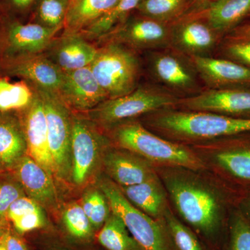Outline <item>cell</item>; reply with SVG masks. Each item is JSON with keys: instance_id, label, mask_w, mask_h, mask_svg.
<instances>
[{"instance_id": "obj_1", "label": "cell", "mask_w": 250, "mask_h": 250, "mask_svg": "<svg viewBox=\"0 0 250 250\" xmlns=\"http://www.w3.org/2000/svg\"><path fill=\"white\" fill-rule=\"evenodd\" d=\"M164 181L174 207L188 226L207 246L223 250L230 216L238 198L213 189L194 176L179 170L165 172Z\"/></svg>"}, {"instance_id": "obj_2", "label": "cell", "mask_w": 250, "mask_h": 250, "mask_svg": "<svg viewBox=\"0 0 250 250\" xmlns=\"http://www.w3.org/2000/svg\"><path fill=\"white\" fill-rule=\"evenodd\" d=\"M151 123L160 132L181 139H213L250 132V118L171 108L154 112Z\"/></svg>"}, {"instance_id": "obj_3", "label": "cell", "mask_w": 250, "mask_h": 250, "mask_svg": "<svg viewBox=\"0 0 250 250\" xmlns=\"http://www.w3.org/2000/svg\"><path fill=\"white\" fill-rule=\"evenodd\" d=\"M113 139L118 146L149 162L189 170H201L203 161L190 149L152 134L139 122L116 125Z\"/></svg>"}, {"instance_id": "obj_4", "label": "cell", "mask_w": 250, "mask_h": 250, "mask_svg": "<svg viewBox=\"0 0 250 250\" xmlns=\"http://www.w3.org/2000/svg\"><path fill=\"white\" fill-rule=\"evenodd\" d=\"M89 66L108 99L127 95L138 87L139 59L119 42L111 41L99 49Z\"/></svg>"}, {"instance_id": "obj_5", "label": "cell", "mask_w": 250, "mask_h": 250, "mask_svg": "<svg viewBox=\"0 0 250 250\" xmlns=\"http://www.w3.org/2000/svg\"><path fill=\"white\" fill-rule=\"evenodd\" d=\"M100 188L107 199L112 213L122 219L143 250H174L164 219L156 220L136 208L113 181L103 179Z\"/></svg>"}, {"instance_id": "obj_6", "label": "cell", "mask_w": 250, "mask_h": 250, "mask_svg": "<svg viewBox=\"0 0 250 250\" xmlns=\"http://www.w3.org/2000/svg\"><path fill=\"white\" fill-rule=\"evenodd\" d=\"M180 99L159 85L138 86L127 95L104 101L92 110L91 118L100 124L116 126L141 115L178 106Z\"/></svg>"}, {"instance_id": "obj_7", "label": "cell", "mask_w": 250, "mask_h": 250, "mask_svg": "<svg viewBox=\"0 0 250 250\" xmlns=\"http://www.w3.org/2000/svg\"><path fill=\"white\" fill-rule=\"evenodd\" d=\"M47 121L49 149L55 174L62 179L71 176L72 118L68 106L58 94L36 87Z\"/></svg>"}, {"instance_id": "obj_8", "label": "cell", "mask_w": 250, "mask_h": 250, "mask_svg": "<svg viewBox=\"0 0 250 250\" xmlns=\"http://www.w3.org/2000/svg\"><path fill=\"white\" fill-rule=\"evenodd\" d=\"M167 49L154 51L149 59V70L159 86L180 98L202 92L200 78L191 59L173 49Z\"/></svg>"}, {"instance_id": "obj_9", "label": "cell", "mask_w": 250, "mask_h": 250, "mask_svg": "<svg viewBox=\"0 0 250 250\" xmlns=\"http://www.w3.org/2000/svg\"><path fill=\"white\" fill-rule=\"evenodd\" d=\"M106 140L84 118L72 117L71 155L72 182L83 185L98 166Z\"/></svg>"}, {"instance_id": "obj_10", "label": "cell", "mask_w": 250, "mask_h": 250, "mask_svg": "<svg viewBox=\"0 0 250 250\" xmlns=\"http://www.w3.org/2000/svg\"><path fill=\"white\" fill-rule=\"evenodd\" d=\"M219 36L198 11L192 10L170 24V47L188 57H210Z\"/></svg>"}, {"instance_id": "obj_11", "label": "cell", "mask_w": 250, "mask_h": 250, "mask_svg": "<svg viewBox=\"0 0 250 250\" xmlns=\"http://www.w3.org/2000/svg\"><path fill=\"white\" fill-rule=\"evenodd\" d=\"M178 106L184 110L209 112L233 117L250 118V90L229 88L202 90L181 98Z\"/></svg>"}, {"instance_id": "obj_12", "label": "cell", "mask_w": 250, "mask_h": 250, "mask_svg": "<svg viewBox=\"0 0 250 250\" xmlns=\"http://www.w3.org/2000/svg\"><path fill=\"white\" fill-rule=\"evenodd\" d=\"M21 119L27 143V154L51 175L55 174L53 159L49 149L47 121L43 104L37 90L34 92L32 102Z\"/></svg>"}, {"instance_id": "obj_13", "label": "cell", "mask_w": 250, "mask_h": 250, "mask_svg": "<svg viewBox=\"0 0 250 250\" xmlns=\"http://www.w3.org/2000/svg\"><path fill=\"white\" fill-rule=\"evenodd\" d=\"M111 34L112 41L132 48L159 50L170 47V24L146 16L127 18Z\"/></svg>"}, {"instance_id": "obj_14", "label": "cell", "mask_w": 250, "mask_h": 250, "mask_svg": "<svg viewBox=\"0 0 250 250\" xmlns=\"http://www.w3.org/2000/svg\"><path fill=\"white\" fill-rule=\"evenodd\" d=\"M58 95L67 106L80 111L93 110L108 99L90 66L64 72Z\"/></svg>"}, {"instance_id": "obj_15", "label": "cell", "mask_w": 250, "mask_h": 250, "mask_svg": "<svg viewBox=\"0 0 250 250\" xmlns=\"http://www.w3.org/2000/svg\"><path fill=\"white\" fill-rule=\"evenodd\" d=\"M6 73L22 77L36 87L58 94L64 72L52 61L43 56H17L5 65Z\"/></svg>"}, {"instance_id": "obj_16", "label": "cell", "mask_w": 250, "mask_h": 250, "mask_svg": "<svg viewBox=\"0 0 250 250\" xmlns=\"http://www.w3.org/2000/svg\"><path fill=\"white\" fill-rule=\"evenodd\" d=\"M127 151L111 149L103 157L106 172L118 187L136 185L157 175L149 161Z\"/></svg>"}, {"instance_id": "obj_17", "label": "cell", "mask_w": 250, "mask_h": 250, "mask_svg": "<svg viewBox=\"0 0 250 250\" xmlns=\"http://www.w3.org/2000/svg\"><path fill=\"white\" fill-rule=\"evenodd\" d=\"M190 59L200 80L210 89L229 88L234 85L250 83V67L246 65L211 57Z\"/></svg>"}, {"instance_id": "obj_18", "label": "cell", "mask_w": 250, "mask_h": 250, "mask_svg": "<svg viewBox=\"0 0 250 250\" xmlns=\"http://www.w3.org/2000/svg\"><path fill=\"white\" fill-rule=\"evenodd\" d=\"M215 153V164L236 185L250 190V132L235 135Z\"/></svg>"}, {"instance_id": "obj_19", "label": "cell", "mask_w": 250, "mask_h": 250, "mask_svg": "<svg viewBox=\"0 0 250 250\" xmlns=\"http://www.w3.org/2000/svg\"><path fill=\"white\" fill-rule=\"evenodd\" d=\"M13 171L28 197L39 205L51 206L55 203L57 192L52 175L31 156L27 154L23 156Z\"/></svg>"}, {"instance_id": "obj_20", "label": "cell", "mask_w": 250, "mask_h": 250, "mask_svg": "<svg viewBox=\"0 0 250 250\" xmlns=\"http://www.w3.org/2000/svg\"><path fill=\"white\" fill-rule=\"evenodd\" d=\"M62 28L14 23L8 32L9 48L18 56L40 53L52 43L54 36Z\"/></svg>"}, {"instance_id": "obj_21", "label": "cell", "mask_w": 250, "mask_h": 250, "mask_svg": "<svg viewBox=\"0 0 250 250\" xmlns=\"http://www.w3.org/2000/svg\"><path fill=\"white\" fill-rule=\"evenodd\" d=\"M27 152L21 120L3 113L0 115V172L14 170Z\"/></svg>"}, {"instance_id": "obj_22", "label": "cell", "mask_w": 250, "mask_h": 250, "mask_svg": "<svg viewBox=\"0 0 250 250\" xmlns=\"http://www.w3.org/2000/svg\"><path fill=\"white\" fill-rule=\"evenodd\" d=\"M119 188L136 208L156 220L164 219L168 207L165 190L157 175L141 184Z\"/></svg>"}, {"instance_id": "obj_23", "label": "cell", "mask_w": 250, "mask_h": 250, "mask_svg": "<svg viewBox=\"0 0 250 250\" xmlns=\"http://www.w3.org/2000/svg\"><path fill=\"white\" fill-rule=\"evenodd\" d=\"M119 0H69L64 35L80 34L116 6Z\"/></svg>"}, {"instance_id": "obj_24", "label": "cell", "mask_w": 250, "mask_h": 250, "mask_svg": "<svg viewBox=\"0 0 250 250\" xmlns=\"http://www.w3.org/2000/svg\"><path fill=\"white\" fill-rule=\"evenodd\" d=\"M195 11L220 35L234 27L250 13V0H215Z\"/></svg>"}, {"instance_id": "obj_25", "label": "cell", "mask_w": 250, "mask_h": 250, "mask_svg": "<svg viewBox=\"0 0 250 250\" xmlns=\"http://www.w3.org/2000/svg\"><path fill=\"white\" fill-rule=\"evenodd\" d=\"M98 49L81 34L64 35L55 52V63L63 72L89 66Z\"/></svg>"}, {"instance_id": "obj_26", "label": "cell", "mask_w": 250, "mask_h": 250, "mask_svg": "<svg viewBox=\"0 0 250 250\" xmlns=\"http://www.w3.org/2000/svg\"><path fill=\"white\" fill-rule=\"evenodd\" d=\"M95 239L106 250H143L124 222L112 212L103 228L96 233Z\"/></svg>"}, {"instance_id": "obj_27", "label": "cell", "mask_w": 250, "mask_h": 250, "mask_svg": "<svg viewBox=\"0 0 250 250\" xmlns=\"http://www.w3.org/2000/svg\"><path fill=\"white\" fill-rule=\"evenodd\" d=\"M141 0H119L104 16L83 31L81 35L89 39L107 37L126 21L129 14L136 9Z\"/></svg>"}, {"instance_id": "obj_28", "label": "cell", "mask_w": 250, "mask_h": 250, "mask_svg": "<svg viewBox=\"0 0 250 250\" xmlns=\"http://www.w3.org/2000/svg\"><path fill=\"white\" fill-rule=\"evenodd\" d=\"M192 0H141L136 10L141 16L172 24L188 12Z\"/></svg>"}, {"instance_id": "obj_29", "label": "cell", "mask_w": 250, "mask_h": 250, "mask_svg": "<svg viewBox=\"0 0 250 250\" xmlns=\"http://www.w3.org/2000/svg\"><path fill=\"white\" fill-rule=\"evenodd\" d=\"M62 222L67 236L77 243H90L96 235L89 218L79 204H72L64 210Z\"/></svg>"}, {"instance_id": "obj_30", "label": "cell", "mask_w": 250, "mask_h": 250, "mask_svg": "<svg viewBox=\"0 0 250 250\" xmlns=\"http://www.w3.org/2000/svg\"><path fill=\"white\" fill-rule=\"evenodd\" d=\"M166 230L174 250H208L200 237L167 208L164 216Z\"/></svg>"}, {"instance_id": "obj_31", "label": "cell", "mask_w": 250, "mask_h": 250, "mask_svg": "<svg viewBox=\"0 0 250 250\" xmlns=\"http://www.w3.org/2000/svg\"><path fill=\"white\" fill-rule=\"evenodd\" d=\"M34 93L24 82H11L0 78V112L24 109L34 99Z\"/></svg>"}, {"instance_id": "obj_32", "label": "cell", "mask_w": 250, "mask_h": 250, "mask_svg": "<svg viewBox=\"0 0 250 250\" xmlns=\"http://www.w3.org/2000/svg\"><path fill=\"white\" fill-rule=\"evenodd\" d=\"M222 250H250V220L238 207L230 216Z\"/></svg>"}, {"instance_id": "obj_33", "label": "cell", "mask_w": 250, "mask_h": 250, "mask_svg": "<svg viewBox=\"0 0 250 250\" xmlns=\"http://www.w3.org/2000/svg\"><path fill=\"white\" fill-rule=\"evenodd\" d=\"M82 207L96 233L103 228L111 215L107 199L103 192L97 190H90L85 194Z\"/></svg>"}, {"instance_id": "obj_34", "label": "cell", "mask_w": 250, "mask_h": 250, "mask_svg": "<svg viewBox=\"0 0 250 250\" xmlns=\"http://www.w3.org/2000/svg\"><path fill=\"white\" fill-rule=\"evenodd\" d=\"M69 0H41L38 17L42 25L50 28L63 27Z\"/></svg>"}, {"instance_id": "obj_35", "label": "cell", "mask_w": 250, "mask_h": 250, "mask_svg": "<svg viewBox=\"0 0 250 250\" xmlns=\"http://www.w3.org/2000/svg\"><path fill=\"white\" fill-rule=\"evenodd\" d=\"M25 192L15 177H1L0 179V223H4L10 207Z\"/></svg>"}, {"instance_id": "obj_36", "label": "cell", "mask_w": 250, "mask_h": 250, "mask_svg": "<svg viewBox=\"0 0 250 250\" xmlns=\"http://www.w3.org/2000/svg\"><path fill=\"white\" fill-rule=\"evenodd\" d=\"M15 231L20 235L31 232L45 228L47 225V218L42 208L41 209L24 215L12 222Z\"/></svg>"}, {"instance_id": "obj_37", "label": "cell", "mask_w": 250, "mask_h": 250, "mask_svg": "<svg viewBox=\"0 0 250 250\" xmlns=\"http://www.w3.org/2000/svg\"><path fill=\"white\" fill-rule=\"evenodd\" d=\"M39 204L26 195L18 198L10 207L6 218L11 223L36 210L41 209Z\"/></svg>"}, {"instance_id": "obj_38", "label": "cell", "mask_w": 250, "mask_h": 250, "mask_svg": "<svg viewBox=\"0 0 250 250\" xmlns=\"http://www.w3.org/2000/svg\"><path fill=\"white\" fill-rule=\"evenodd\" d=\"M227 55L238 63L250 67V40L233 42L226 47Z\"/></svg>"}, {"instance_id": "obj_39", "label": "cell", "mask_w": 250, "mask_h": 250, "mask_svg": "<svg viewBox=\"0 0 250 250\" xmlns=\"http://www.w3.org/2000/svg\"><path fill=\"white\" fill-rule=\"evenodd\" d=\"M0 244L3 245L6 250H29L21 235L16 231H11L9 228L3 233Z\"/></svg>"}, {"instance_id": "obj_40", "label": "cell", "mask_w": 250, "mask_h": 250, "mask_svg": "<svg viewBox=\"0 0 250 250\" xmlns=\"http://www.w3.org/2000/svg\"><path fill=\"white\" fill-rule=\"evenodd\" d=\"M238 198V208L250 220V190L245 191Z\"/></svg>"}, {"instance_id": "obj_41", "label": "cell", "mask_w": 250, "mask_h": 250, "mask_svg": "<svg viewBox=\"0 0 250 250\" xmlns=\"http://www.w3.org/2000/svg\"><path fill=\"white\" fill-rule=\"evenodd\" d=\"M41 250H78L62 243H47Z\"/></svg>"}, {"instance_id": "obj_42", "label": "cell", "mask_w": 250, "mask_h": 250, "mask_svg": "<svg viewBox=\"0 0 250 250\" xmlns=\"http://www.w3.org/2000/svg\"><path fill=\"white\" fill-rule=\"evenodd\" d=\"M214 1L215 0H192L191 7L193 10L202 9Z\"/></svg>"}, {"instance_id": "obj_43", "label": "cell", "mask_w": 250, "mask_h": 250, "mask_svg": "<svg viewBox=\"0 0 250 250\" xmlns=\"http://www.w3.org/2000/svg\"><path fill=\"white\" fill-rule=\"evenodd\" d=\"M16 7L19 9H26L33 4L35 0H11Z\"/></svg>"}, {"instance_id": "obj_44", "label": "cell", "mask_w": 250, "mask_h": 250, "mask_svg": "<svg viewBox=\"0 0 250 250\" xmlns=\"http://www.w3.org/2000/svg\"><path fill=\"white\" fill-rule=\"evenodd\" d=\"M8 227L5 225L4 223H0V239H1V236H2L3 233L6 231V229Z\"/></svg>"}, {"instance_id": "obj_45", "label": "cell", "mask_w": 250, "mask_h": 250, "mask_svg": "<svg viewBox=\"0 0 250 250\" xmlns=\"http://www.w3.org/2000/svg\"><path fill=\"white\" fill-rule=\"evenodd\" d=\"M242 34L244 36V37L246 38L248 40H250V28L249 29H246V30H244L242 32Z\"/></svg>"}, {"instance_id": "obj_46", "label": "cell", "mask_w": 250, "mask_h": 250, "mask_svg": "<svg viewBox=\"0 0 250 250\" xmlns=\"http://www.w3.org/2000/svg\"><path fill=\"white\" fill-rule=\"evenodd\" d=\"M0 250H6L3 245L0 244Z\"/></svg>"}, {"instance_id": "obj_47", "label": "cell", "mask_w": 250, "mask_h": 250, "mask_svg": "<svg viewBox=\"0 0 250 250\" xmlns=\"http://www.w3.org/2000/svg\"><path fill=\"white\" fill-rule=\"evenodd\" d=\"M1 177H2V174H1V172H0V179H1Z\"/></svg>"}]
</instances>
